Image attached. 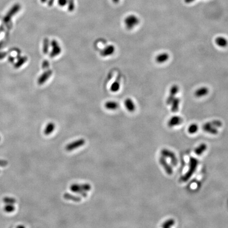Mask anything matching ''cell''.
<instances>
[{
    "mask_svg": "<svg viewBox=\"0 0 228 228\" xmlns=\"http://www.w3.org/2000/svg\"><path fill=\"white\" fill-rule=\"evenodd\" d=\"M199 164V161L196 158L191 157L189 161V168L184 175L181 178V181L183 182H187L195 173Z\"/></svg>",
    "mask_w": 228,
    "mask_h": 228,
    "instance_id": "1",
    "label": "cell"
},
{
    "mask_svg": "<svg viewBox=\"0 0 228 228\" xmlns=\"http://www.w3.org/2000/svg\"><path fill=\"white\" fill-rule=\"evenodd\" d=\"M140 22L139 19L134 15H130L125 17L124 20L125 27L128 30H132L136 27Z\"/></svg>",
    "mask_w": 228,
    "mask_h": 228,
    "instance_id": "2",
    "label": "cell"
},
{
    "mask_svg": "<svg viewBox=\"0 0 228 228\" xmlns=\"http://www.w3.org/2000/svg\"><path fill=\"white\" fill-rule=\"evenodd\" d=\"M50 46L51 50L50 52V57L51 58L57 57L60 55L62 51V49L58 41L56 40H52L51 41Z\"/></svg>",
    "mask_w": 228,
    "mask_h": 228,
    "instance_id": "3",
    "label": "cell"
},
{
    "mask_svg": "<svg viewBox=\"0 0 228 228\" xmlns=\"http://www.w3.org/2000/svg\"><path fill=\"white\" fill-rule=\"evenodd\" d=\"M161 154L162 156H163L164 157L170 159V162L174 166H176L178 163V160L175 153L168 149H163L161 152Z\"/></svg>",
    "mask_w": 228,
    "mask_h": 228,
    "instance_id": "4",
    "label": "cell"
},
{
    "mask_svg": "<svg viewBox=\"0 0 228 228\" xmlns=\"http://www.w3.org/2000/svg\"><path fill=\"white\" fill-rule=\"evenodd\" d=\"M21 9V6L19 4H15L13 5L10 10L7 12V14L5 15V17L3 18V22L7 23L10 22L12 17L16 15L17 12L19 11Z\"/></svg>",
    "mask_w": 228,
    "mask_h": 228,
    "instance_id": "5",
    "label": "cell"
},
{
    "mask_svg": "<svg viewBox=\"0 0 228 228\" xmlns=\"http://www.w3.org/2000/svg\"><path fill=\"white\" fill-rule=\"evenodd\" d=\"M85 143L86 141L83 138L78 139L67 145L65 147V149L68 152L72 151L75 149H78L80 147L83 146L85 144Z\"/></svg>",
    "mask_w": 228,
    "mask_h": 228,
    "instance_id": "6",
    "label": "cell"
},
{
    "mask_svg": "<svg viewBox=\"0 0 228 228\" xmlns=\"http://www.w3.org/2000/svg\"><path fill=\"white\" fill-rule=\"evenodd\" d=\"M115 52V47L112 44L107 45L100 51V55L103 57H108Z\"/></svg>",
    "mask_w": 228,
    "mask_h": 228,
    "instance_id": "7",
    "label": "cell"
},
{
    "mask_svg": "<svg viewBox=\"0 0 228 228\" xmlns=\"http://www.w3.org/2000/svg\"><path fill=\"white\" fill-rule=\"evenodd\" d=\"M52 74H53V71L52 70H46V71L42 73L40 76V77H39L38 80H37L38 84L39 85L44 84L51 77V76L52 75Z\"/></svg>",
    "mask_w": 228,
    "mask_h": 228,
    "instance_id": "8",
    "label": "cell"
},
{
    "mask_svg": "<svg viewBox=\"0 0 228 228\" xmlns=\"http://www.w3.org/2000/svg\"><path fill=\"white\" fill-rule=\"evenodd\" d=\"M178 91H179V87L178 85L174 84L171 87L170 90V94L166 99V103L168 105H170L172 101L176 97V95L178 94Z\"/></svg>",
    "mask_w": 228,
    "mask_h": 228,
    "instance_id": "9",
    "label": "cell"
},
{
    "mask_svg": "<svg viewBox=\"0 0 228 228\" xmlns=\"http://www.w3.org/2000/svg\"><path fill=\"white\" fill-rule=\"evenodd\" d=\"M159 162L162 166L164 170L168 175H172L173 173V168L172 166L168 163L165 157L161 156L159 159Z\"/></svg>",
    "mask_w": 228,
    "mask_h": 228,
    "instance_id": "10",
    "label": "cell"
},
{
    "mask_svg": "<svg viewBox=\"0 0 228 228\" xmlns=\"http://www.w3.org/2000/svg\"><path fill=\"white\" fill-rule=\"evenodd\" d=\"M183 122L182 118L178 116H174L170 118L168 122V125L169 127H173L176 126L180 125Z\"/></svg>",
    "mask_w": 228,
    "mask_h": 228,
    "instance_id": "11",
    "label": "cell"
},
{
    "mask_svg": "<svg viewBox=\"0 0 228 228\" xmlns=\"http://www.w3.org/2000/svg\"><path fill=\"white\" fill-rule=\"evenodd\" d=\"M202 129L204 132L208 133L211 134L216 135L218 133L217 128L212 126L210 122L205 123L204 125L202 126Z\"/></svg>",
    "mask_w": 228,
    "mask_h": 228,
    "instance_id": "12",
    "label": "cell"
},
{
    "mask_svg": "<svg viewBox=\"0 0 228 228\" xmlns=\"http://www.w3.org/2000/svg\"><path fill=\"white\" fill-rule=\"evenodd\" d=\"M104 107L109 111H115L119 108V105L116 101H109L104 103Z\"/></svg>",
    "mask_w": 228,
    "mask_h": 228,
    "instance_id": "13",
    "label": "cell"
},
{
    "mask_svg": "<svg viewBox=\"0 0 228 228\" xmlns=\"http://www.w3.org/2000/svg\"><path fill=\"white\" fill-rule=\"evenodd\" d=\"M124 105L128 111L133 113L136 109V106L132 99L130 98L126 99L124 101Z\"/></svg>",
    "mask_w": 228,
    "mask_h": 228,
    "instance_id": "14",
    "label": "cell"
},
{
    "mask_svg": "<svg viewBox=\"0 0 228 228\" xmlns=\"http://www.w3.org/2000/svg\"><path fill=\"white\" fill-rule=\"evenodd\" d=\"M170 58V55L166 52L160 53L155 57V61L159 64H162L165 63Z\"/></svg>",
    "mask_w": 228,
    "mask_h": 228,
    "instance_id": "15",
    "label": "cell"
},
{
    "mask_svg": "<svg viewBox=\"0 0 228 228\" xmlns=\"http://www.w3.org/2000/svg\"><path fill=\"white\" fill-rule=\"evenodd\" d=\"M209 90L206 87H202L195 91L194 95L197 98H201L206 96L209 93Z\"/></svg>",
    "mask_w": 228,
    "mask_h": 228,
    "instance_id": "16",
    "label": "cell"
},
{
    "mask_svg": "<svg viewBox=\"0 0 228 228\" xmlns=\"http://www.w3.org/2000/svg\"><path fill=\"white\" fill-rule=\"evenodd\" d=\"M216 45L221 48H226L228 46V41L226 38L223 36H218L215 40Z\"/></svg>",
    "mask_w": 228,
    "mask_h": 228,
    "instance_id": "17",
    "label": "cell"
},
{
    "mask_svg": "<svg viewBox=\"0 0 228 228\" xmlns=\"http://www.w3.org/2000/svg\"><path fill=\"white\" fill-rule=\"evenodd\" d=\"M70 189L72 192L77 193V194H79L84 197H87V194L86 191L80 189L79 187H78V184H73L72 185H71L70 187Z\"/></svg>",
    "mask_w": 228,
    "mask_h": 228,
    "instance_id": "18",
    "label": "cell"
},
{
    "mask_svg": "<svg viewBox=\"0 0 228 228\" xmlns=\"http://www.w3.org/2000/svg\"><path fill=\"white\" fill-rule=\"evenodd\" d=\"M180 99L178 97H175L174 99V100L172 101V102L170 103V105H171V111L173 113H176L178 111L179 109V106H180Z\"/></svg>",
    "mask_w": 228,
    "mask_h": 228,
    "instance_id": "19",
    "label": "cell"
},
{
    "mask_svg": "<svg viewBox=\"0 0 228 228\" xmlns=\"http://www.w3.org/2000/svg\"><path fill=\"white\" fill-rule=\"evenodd\" d=\"M120 82L119 80H116L113 82L110 87V90L112 93H117L120 90Z\"/></svg>",
    "mask_w": 228,
    "mask_h": 228,
    "instance_id": "20",
    "label": "cell"
},
{
    "mask_svg": "<svg viewBox=\"0 0 228 228\" xmlns=\"http://www.w3.org/2000/svg\"><path fill=\"white\" fill-rule=\"evenodd\" d=\"M207 149V145L205 143H202L194 149L195 154L197 155H201Z\"/></svg>",
    "mask_w": 228,
    "mask_h": 228,
    "instance_id": "21",
    "label": "cell"
},
{
    "mask_svg": "<svg viewBox=\"0 0 228 228\" xmlns=\"http://www.w3.org/2000/svg\"><path fill=\"white\" fill-rule=\"evenodd\" d=\"M55 129V124L52 122L48 123L46 126V128L44 130V134L46 135H49L53 132V130Z\"/></svg>",
    "mask_w": 228,
    "mask_h": 228,
    "instance_id": "22",
    "label": "cell"
},
{
    "mask_svg": "<svg viewBox=\"0 0 228 228\" xmlns=\"http://www.w3.org/2000/svg\"><path fill=\"white\" fill-rule=\"evenodd\" d=\"M27 61H28L27 57L26 56L21 57L18 59L17 63H15L14 65V67L15 69H18L24 65L25 63H27Z\"/></svg>",
    "mask_w": 228,
    "mask_h": 228,
    "instance_id": "23",
    "label": "cell"
},
{
    "mask_svg": "<svg viewBox=\"0 0 228 228\" xmlns=\"http://www.w3.org/2000/svg\"><path fill=\"white\" fill-rule=\"evenodd\" d=\"M63 197L66 200H71L74 202H79L82 200L81 197L77 196H74L73 195L70 194L69 193H66L63 195Z\"/></svg>",
    "mask_w": 228,
    "mask_h": 228,
    "instance_id": "24",
    "label": "cell"
},
{
    "mask_svg": "<svg viewBox=\"0 0 228 228\" xmlns=\"http://www.w3.org/2000/svg\"><path fill=\"white\" fill-rule=\"evenodd\" d=\"M50 46V43L49 42V40L47 38L44 39L43 40V49L42 51L44 54H47L49 51V48Z\"/></svg>",
    "mask_w": 228,
    "mask_h": 228,
    "instance_id": "25",
    "label": "cell"
},
{
    "mask_svg": "<svg viewBox=\"0 0 228 228\" xmlns=\"http://www.w3.org/2000/svg\"><path fill=\"white\" fill-rule=\"evenodd\" d=\"M198 129L199 127L196 124H192L188 128V132L190 134H194L197 132Z\"/></svg>",
    "mask_w": 228,
    "mask_h": 228,
    "instance_id": "26",
    "label": "cell"
},
{
    "mask_svg": "<svg viewBox=\"0 0 228 228\" xmlns=\"http://www.w3.org/2000/svg\"><path fill=\"white\" fill-rule=\"evenodd\" d=\"M175 224V221L174 219H168V220H166L165 222H164L163 225H162V228H170L174 226V224Z\"/></svg>",
    "mask_w": 228,
    "mask_h": 228,
    "instance_id": "27",
    "label": "cell"
},
{
    "mask_svg": "<svg viewBox=\"0 0 228 228\" xmlns=\"http://www.w3.org/2000/svg\"><path fill=\"white\" fill-rule=\"evenodd\" d=\"M15 207L12 204H7L4 207L3 210L7 213H11L15 210Z\"/></svg>",
    "mask_w": 228,
    "mask_h": 228,
    "instance_id": "28",
    "label": "cell"
},
{
    "mask_svg": "<svg viewBox=\"0 0 228 228\" xmlns=\"http://www.w3.org/2000/svg\"><path fill=\"white\" fill-rule=\"evenodd\" d=\"M16 201H17L15 198L11 197H4L3 199V202L5 203V204H14L16 203Z\"/></svg>",
    "mask_w": 228,
    "mask_h": 228,
    "instance_id": "29",
    "label": "cell"
},
{
    "mask_svg": "<svg viewBox=\"0 0 228 228\" xmlns=\"http://www.w3.org/2000/svg\"><path fill=\"white\" fill-rule=\"evenodd\" d=\"M78 187H79L80 189L83 190L84 191H89L91 190V185L88 183H85V184H78Z\"/></svg>",
    "mask_w": 228,
    "mask_h": 228,
    "instance_id": "30",
    "label": "cell"
},
{
    "mask_svg": "<svg viewBox=\"0 0 228 228\" xmlns=\"http://www.w3.org/2000/svg\"><path fill=\"white\" fill-rule=\"evenodd\" d=\"M210 122L212 126L214 127H221V126H222V122H221L220 120H214Z\"/></svg>",
    "mask_w": 228,
    "mask_h": 228,
    "instance_id": "31",
    "label": "cell"
},
{
    "mask_svg": "<svg viewBox=\"0 0 228 228\" xmlns=\"http://www.w3.org/2000/svg\"><path fill=\"white\" fill-rule=\"evenodd\" d=\"M68 0H57L58 5L60 7H64L68 4Z\"/></svg>",
    "mask_w": 228,
    "mask_h": 228,
    "instance_id": "32",
    "label": "cell"
},
{
    "mask_svg": "<svg viewBox=\"0 0 228 228\" xmlns=\"http://www.w3.org/2000/svg\"><path fill=\"white\" fill-rule=\"evenodd\" d=\"M49 66H50L49 63L48 62L47 60H45V61H44L43 63H42V69H43L47 70L48 69V68H49Z\"/></svg>",
    "mask_w": 228,
    "mask_h": 228,
    "instance_id": "33",
    "label": "cell"
},
{
    "mask_svg": "<svg viewBox=\"0 0 228 228\" xmlns=\"http://www.w3.org/2000/svg\"><path fill=\"white\" fill-rule=\"evenodd\" d=\"M8 164V162L6 160H0V166L1 167H4L5 166L7 165Z\"/></svg>",
    "mask_w": 228,
    "mask_h": 228,
    "instance_id": "34",
    "label": "cell"
},
{
    "mask_svg": "<svg viewBox=\"0 0 228 228\" xmlns=\"http://www.w3.org/2000/svg\"><path fill=\"white\" fill-rule=\"evenodd\" d=\"M7 55V52H0V60H2L3 59L5 58Z\"/></svg>",
    "mask_w": 228,
    "mask_h": 228,
    "instance_id": "35",
    "label": "cell"
},
{
    "mask_svg": "<svg viewBox=\"0 0 228 228\" xmlns=\"http://www.w3.org/2000/svg\"><path fill=\"white\" fill-rule=\"evenodd\" d=\"M9 61H10V63H13L15 61V58L12 57V56H10L9 58Z\"/></svg>",
    "mask_w": 228,
    "mask_h": 228,
    "instance_id": "36",
    "label": "cell"
},
{
    "mask_svg": "<svg viewBox=\"0 0 228 228\" xmlns=\"http://www.w3.org/2000/svg\"><path fill=\"white\" fill-rule=\"evenodd\" d=\"M184 2L187 3V4H189V3H191L194 2L195 0H184Z\"/></svg>",
    "mask_w": 228,
    "mask_h": 228,
    "instance_id": "37",
    "label": "cell"
},
{
    "mask_svg": "<svg viewBox=\"0 0 228 228\" xmlns=\"http://www.w3.org/2000/svg\"><path fill=\"white\" fill-rule=\"evenodd\" d=\"M111 1L115 4H117L119 2V1H120V0H111Z\"/></svg>",
    "mask_w": 228,
    "mask_h": 228,
    "instance_id": "38",
    "label": "cell"
},
{
    "mask_svg": "<svg viewBox=\"0 0 228 228\" xmlns=\"http://www.w3.org/2000/svg\"><path fill=\"white\" fill-rule=\"evenodd\" d=\"M47 0H41V2L42 3H45Z\"/></svg>",
    "mask_w": 228,
    "mask_h": 228,
    "instance_id": "39",
    "label": "cell"
},
{
    "mask_svg": "<svg viewBox=\"0 0 228 228\" xmlns=\"http://www.w3.org/2000/svg\"><path fill=\"white\" fill-rule=\"evenodd\" d=\"M24 226H19L17 227V228H24Z\"/></svg>",
    "mask_w": 228,
    "mask_h": 228,
    "instance_id": "40",
    "label": "cell"
},
{
    "mask_svg": "<svg viewBox=\"0 0 228 228\" xmlns=\"http://www.w3.org/2000/svg\"><path fill=\"white\" fill-rule=\"evenodd\" d=\"M0 141H1V137H0Z\"/></svg>",
    "mask_w": 228,
    "mask_h": 228,
    "instance_id": "41",
    "label": "cell"
}]
</instances>
